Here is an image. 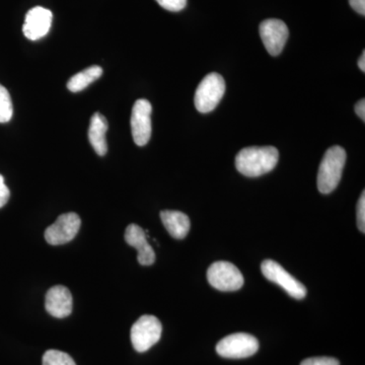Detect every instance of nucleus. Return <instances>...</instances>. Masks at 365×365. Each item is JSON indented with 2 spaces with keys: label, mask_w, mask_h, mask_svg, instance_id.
Instances as JSON below:
<instances>
[{
  "label": "nucleus",
  "mask_w": 365,
  "mask_h": 365,
  "mask_svg": "<svg viewBox=\"0 0 365 365\" xmlns=\"http://www.w3.org/2000/svg\"><path fill=\"white\" fill-rule=\"evenodd\" d=\"M279 153L273 146L244 148L235 158V167L244 176L255 178L271 172L277 165Z\"/></svg>",
  "instance_id": "obj_1"
},
{
  "label": "nucleus",
  "mask_w": 365,
  "mask_h": 365,
  "mask_svg": "<svg viewBox=\"0 0 365 365\" xmlns=\"http://www.w3.org/2000/svg\"><path fill=\"white\" fill-rule=\"evenodd\" d=\"M346 163V151L339 145L326 151L318 174V189L322 194H330L337 188Z\"/></svg>",
  "instance_id": "obj_2"
},
{
  "label": "nucleus",
  "mask_w": 365,
  "mask_h": 365,
  "mask_svg": "<svg viewBox=\"0 0 365 365\" xmlns=\"http://www.w3.org/2000/svg\"><path fill=\"white\" fill-rule=\"evenodd\" d=\"M225 93V83L222 76L215 72L209 73L197 88L194 98L196 109L202 114L213 111Z\"/></svg>",
  "instance_id": "obj_3"
},
{
  "label": "nucleus",
  "mask_w": 365,
  "mask_h": 365,
  "mask_svg": "<svg viewBox=\"0 0 365 365\" xmlns=\"http://www.w3.org/2000/svg\"><path fill=\"white\" fill-rule=\"evenodd\" d=\"M163 326L160 319L150 314L140 317L131 328V342L137 352H145L157 344L162 337Z\"/></svg>",
  "instance_id": "obj_4"
},
{
  "label": "nucleus",
  "mask_w": 365,
  "mask_h": 365,
  "mask_svg": "<svg viewBox=\"0 0 365 365\" xmlns=\"http://www.w3.org/2000/svg\"><path fill=\"white\" fill-rule=\"evenodd\" d=\"M258 349V340L254 336L246 333L228 335L216 345V351L225 359H247L253 356Z\"/></svg>",
  "instance_id": "obj_5"
},
{
  "label": "nucleus",
  "mask_w": 365,
  "mask_h": 365,
  "mask_svg": "<svg viewBox=\"0 0 365 365\" xmlns=\"http://www.w3.org/2000/svg\"><path fill=\"white\" fill-rule=\"evenodd\" d=\"M207 279L220 292H237L244 285L241 271L230 262H215L209 267Z\"/></svg>",
  "instance_id": "obj_6"
},
{
  "label": "nucleus",
  "mask_w": 365,
  "mask_h": 365,
  "mask_svg": "<svg viewBox=\"0 0 365 365\" xmlns=\"http://www.w3.org/2000/svg\"><path fill=\"white\" fill-rule=\"evenodd\" d=\"M262 273L270 280L282 287L290 297L297 299H302L306 297L307 288L299 280L295 279L294 276L285 270L277 262L273 260H265L262 263Z\"/></svg>",
  "instance_id": "obj_7"
},
{
  "label": "nucleus",
  "mask_w": 365,
  "mask_h": 365,
  "mask_svg": "<svg viewBox=\"0 0 365 365\" xmlns=\"http://www.w3.org/2000/svg\"><path fill=\"white\" fill-rule=\"evenodd\" d=\"M81 225V217L76 213L60 215L56 222L45 230V240L52 246L67 244L76 237Z\"/></svg>",
  "instance_id": "obj_8"
},
{
  "label": "nucleus",
  "mask_w": 365,
  "mask_h": 365,
  "mask_svg": "<svg viewBox=\"0 0 365 365\" xmlns=\"http://www.w3.org/2000/svg\"><path fill=\"white\" fill-rule=\"evenodd\" d=\"M151 112L153 107L148 100L136 101L131 114V133L136 145L144 146L151 137Z\"/></svg>",
  "instance_id": "obj_9"
},
{
  "label": "nucleus",
  "mask_w": 365,
  "mask_h": 365,
  "mask_svg": "<svg viewBox=\"0 0 365 365\" xmlns=\"http://www.w3.org/2000/svg\"><path fill=\"white\" fill-rule=\"evenodd\" d=\"M259 31H260L262 42L269 54L272 56L279 55L287 44L288 36H289V31L284 21L276 20V19L262 21Z\"/></svg>",
  "instance_id": "obj_10"
},
{
  "label": "nucleus",
  "mask_w": 365,
  "mask_h": 365,
  "mask_svg": "<svg viewBox=\"0 0 365 365\" xmlns=\"http://www.w3.org/2000/svg\"><path fill=\"white\" fill-rule=\"evenodd\" d=\"M53 14L49 9L42 6H36L26 14L23 33L31 41H37L44 38L52 26Z\"/></svg>",
  "instance_id": "obj_11"
},
{
  "label": "nucleus",
  "mask_w": 365,
  "mask_h": 365,
  "mask_svg": "<svg viewBox=\"0 0 365 365\" xmlns=\"http://www.w3.org/2000/svg\"><path fill=\"white\" fill-rule=\"evenodd\" d=\"M125 241L129 246L137 250V260L143 266H150L155 263V253L148 244L145 230L137 225H128L125 232Z\"/></svg>",
  "instance_id": "obj_12"
},
{
  "label": "nucleus",
  "mask_w": 365,
  "mask_h": 365,
  "mask_svg": "<svg viewBox=\"0 0 365 365\" xmlns=\"http://www.w3.org/2000/svg\"><path fill=\"white\" fill-rule=\"evenodd\" d=\"M45 307L54 318L68 317L72 313V295L68 288L62 285L50 288L46 294Z\"/></svg>",
  "instance_id": "obj_13"
},
{
  "label": "nucleus",
  "mask_w": 365,
  "mask_h": 365,
  "mask_svg": "<svg viewBox=\"0 0 365 365\" xmlns=\"http://www.w3.org/2000/svg\"><path fill=\"white\" fill-rule=\"evenodd\" d=\"M107 119L101 113H95L91 118L90 128H88V140L93 150L100 157H104L108 151L106 134L108 131Z\"/></svg>",
  "instance_id": "obj_14"
},
{
  "label": "nucleus",
  "mask_w": 365,
  "mask_h": 365,
  "mask_svg": "<svg viewBox=\"0 0 365 365\" xmlns=\"http://www.w3.org/2000/svg\"><path fill=\"white\" fill-rule=\"evenodd\" d=\"M160 220L169 234L177 240H182L188 235L191 222L188 215L181 211L163 210L160 212Z\"/></svg>",
  "instance_id": "obj_15"
},
{
  "label": "nucleus",
  "mask_w": 365,
  "mask_h": 365,
  "mask_svg": "<svg viewBox=\"0 0 365 365\" xmlns=\"http://www.w3.org/2000/svg\"><path fill=\"white\" fill-rule=\"evenodd\" d=\"M103 74V68L98 66L88 67L85 71L78 72L72 76L67 83V88L72 93H79L85 90L91 83L100 78Z\"/></svg>",
  "instance_id": "obj_16"
},
{
  "label": "nucleus",
  "mask_w": 365,
  "mask_h": 365,
  "mask_svg": "<svg viewBox=\"0 0 365 365\" xmlns=\"http://www.w3.org/2000/svg\"><path fill=\"white\" fill-rule=\"evenodd\" d=\"M14 115L13 102L9 91L0 85V123H7L11 121Z\"/></svg>",
  "instance_id": "obj_17"
},
{
  "label": "nucleus",
  "mask_w": 365,
  "mask_h": 365,
  "mask_svg": "<svg viewBox=\"0 0 365 365\" xmlns=\"http://www.w3.org/2000/svg\"><path fill=\"white\" fill-rule=\"evenodd\" d=\"M42 365H76L71 355L59 350H48L43 355Z\"/></svg>",
  "instance_id": "obj_18"
},
{
  "label": "nucleus",
  "mask_w": 365,
  "mask_h": 365,
  "mask_svg": "<svg viewBox=\"0 0 365 365\" xmlns=\"http://www.w3.org/2000/svg\"><path fill=\"white\" fill-rule=\"evenodd\" d=\"M163 9L169 11H181L187 6V0H155Z\"/></svg>",
  "instance_id": "obj_19"
},
{
  "label": "nucleus",
  "mask_w": 365,
  "mask_h": 365,
  "mask_svg": "<svg viewBox=\"0 0 365 365\" xmlns=\"http://www.w3.org/2000/svg\"><path fill=\"white\" fill-rule=\"evenodd\" d=\"M357 225L360 232H365V195L364 191L360 196L359 204H357Z\"/></svg>",
  "instance_id": "obj_20"
},
{
  "label": "nucleus",
  "mask_w": 365,
  "mask_h": 365,
  "mask_svg": "<svg viewBox=\"0 0 365 365\" xmlns=\"http://www.w3.org/2000/svg\"><path fill=\"white\" fill-rule=\"evenodd\" d=\"M300 365H340L337 359L332 357H312L304 360Z\"/></svg>",
  "instance_id": "obj_21"
},
{
  "label": "nucleus",
  "mask_w": 365,
  "mask_h": 365,
  "mask_svg": "<svg viewBox=\"0 0 365 365\" xmlns=\"http://www.w3.org/2000/svg\"><path fill=\"white\" fill-rule=\"evenodd\" d=\"M11 192L7 188L6 182H4V178L0 175V208L4 207L9 201Z\"/></svg>",
  "instance_id": "obj_22"
},
{
  "label": "nucleus",
  "mask_w": 365,
  "mask_h": 365,
  "mask_svg": "<svg viewBox=\"0 0 365 365\" xmlns=\"http://www.w3.org/2000/svg\"><path fill=\"white\" fill-rule=\"evenodd\" d=\"M350 6L354 9L356 13L364 16L365 14V0H349Z\"/></svg>",
  "instance_id": "obj_23"
},
{
  "label": "nucleus",
  "mask_w": 365,
  "mask_h": 365,
  "mask_svg": "<svg viewBox=\"0 0 365 365\" xmlns=\"http://www.w3.org/2000/svg\"><path fill=\"white\" fill-rule=\"evenodd\" d=\"M355 112L359 115V117L361 120H365V101L364 98L360 100L356 105H355Z\"/></svg>",
  "instance_id": "obj_24"
},
{
  "label": "nucleus",
  "mask_w": 365,
  "mask_h": 365,
  "mask_svg": "<svg viewBox=\"0 0 365 365\" xmlns=\"http://www.w3.org/2000/svg\"><path fill=\"white\" fill-rule=\"evenodd\" d=\"M359 66L362 71H365V53H362L361 56L359 60Z\"/></svg>",
  "instance_id": "obj_25"
}]
</instances>
